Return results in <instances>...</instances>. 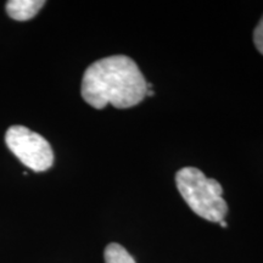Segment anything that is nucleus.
<instances>
[{
  "mask_svg": "<svg viewBox=\"0 0 263 263\" xmlns=\"http://www.w3.org/2000/svg\"><path fill=\"white\" fill-rule=\"evenodd\" d=\"M147 82L138 65L126 55H114L95 61L84 72L81 93L94 108L107 104L116 108H129L146 97Z\"/></svg>",
  "mask_w": 263,
  "mask_h": 263,
  "instance_id": "f257e3e1",
  "label": "nucleus"
},
{
  "mask_svg": "<svg viewBox=\"0 0 263 263\" xmlns=\"http://www.w3.org/2000/svg\"><path fill=\"white\" fill-rule=\"evenodd\" d=\"M176 184L184 201L201 218L210 222L224 221L228 206L222 197V185L207 178L201 171L185 167L176 174Z\"/></svg>",
  "mask_w": 263,
  "mask_h": 263,
  "instance_id": "f03ea898",
  "label": "nucleus"
},
{
  "mask_svg": "<svg viewBox=\"0 0 263 263\" xmlns=\"http://www.w3.org/2000/svg\"><path fill=\"white\" fill-rule=\"evenodd\" d=\"M6 145L14 155L34 172H44L54 162L49 141L24 126L10 127L5 134Z\"/></svg>",
  "mask_w": 263,
  "mask_h": 263,
  "instance_id": "7ed1b4c3",
  "label": "nucleus"
},
{
  "mask_svg": "<svg viewBox=\"0 0 263 263\" xmlns=\"http://www.w3.org/2000/svg\"><path fill=\"white\" fill-rule=\"evenodd\" d=\"M45 5L43 0H10L6 3V12L16 21H28Z\"/></svg>",
  "mask_w": 263,
  "mask_h": 263,
  "instance_id": "20e7f679",
  "label": "nucleus"
},
{
  "mask_svg": "<svg viewBox=\"0 0 263 263\" xmlns=\"http://www.w3.org/2000/svg\"><path fill=\"white\" fill-rule=\"evenodd\" d=\"M104 257L105 263H137L129 255V252L122 245L116 244V242L106 246Z\"/></svg>",
  "mask_w": 263,
  "mask_h": 263,
  "instance_id": "39448f33",
  "label": "nucleus"
},
{
  "mask_svg": "<svg viewBox=\"0 0 263 263\" xmlns=\"http://www.w3.org/2000/svg\"><path fill=\"white\" fill-rule=\"evenodd\" d=\"M254 43L256 49L263 55V16L254 31Z\"/></svg>",
  "mask_w": 263,
  "mask_h": 263,
  "instance_id": "423d86ee",
  "label": "nucleus"
},
{
  "mask_svg": "<svg viewBox=\"0 0 263 263\" xmlns=\"http://www.w3.org/2000/svg\"><path fill=\"white\" fill-rule=\"evenodd\" d=\"M154 95H155V91H154L153 89L146 91V97H154Z\"/></svg>",
  "mask_w": 263,
  "mask_h": 263,
  "instance_id": "0eeeda50",
  "label": "nucleus"
},
{
  "mask_svg": "<svg viewBox=\"0 0 263 263\" xmlns=\"http://www.w3.org/2000/svg\"><path fill=\"white\" fill-rule=\"evenodd\" d=\"M219 224H221L223 228H226V227H228V224H227V222L226 221H221L219 222Z\"/></svg>",
  "mask_w": 263,
  "mask_h": 263,
  "instance_id": "6e6552de",
  "label": "nucleus"
}]
</instances>
